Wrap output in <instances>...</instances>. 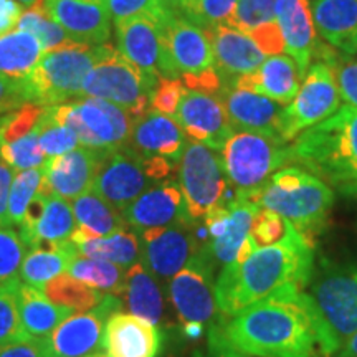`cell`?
I'll return each instance as SVG.
<instances>
[{"mask_svg":"<svg viewBox=\"0 0 357 357\" xmlns=\"http://www.w3.org/2000/svg\"><path fill=\"white\" fill-rule=\"evenodd\" d=\"M208 346L252 357H331L318 312L298 287H287L220 318L208 333Z\"/></svg>","mask_w":357,"mask_h":357,"instance_id":"obj_1","label":"cell"},{"mask_svg":"<svg viewBox=\"0 0 357 357\" xmlns=\"http://www.w3.org/2000/svg\"><path fill=\"white\" fill-rule=\"evenodd\" d=\"M314 266L312 242L289 223L278 243L258 248L245 261H231L222 268L215 281L218 314L231 318L287 287L305 291Z\"/></svg>","mask_w":357,"mask_h":357,"instance_id":"obj_2","label":"cell"},{"mask_svg":"<svg viewBox=\"0 0 357 357\" xmlns=\"http://www.w3.org/2000/svg\"><path fill=\"white\" fill-rule=\"evenodd\" d=\"M293 162L321 181L351 192L357 187V108L336 113L301 132L291 144Z\"/></svg>","mask_w":357,"mask_h":357,"instance_id":"obj_3","label":"cell"},{"mask_svg":"<svg viewBox=\"0 0 357 357\" xmlns=\"http://www.w3.org/2000/svg\"><path fill=\"white\" fill-rule=\"evenodd\" d=\"M260 208L276 212L312 242L328 223L334 194L324 181L301 166L276 171L260 189L238 190Z\"/></svg>","mask_w":357,"mask_h":357,"instance_id":"obj_4","label":"cell"},{"mask_svg":"<svg viewBox=\"0 0 357 357\" xmlns=\"http://www.w3.org/2000/svg\"><path fill=\"white\" fill-rule=\"evenodd\" d=\"M318 312L331 356L357 333V260L314 266L305 289Z\"/></svg>","mask_w":357,"mask_h":357,"instance_id":"obj_5","label":"cell"},{"mask_svg":"<svg viewBox=\"0 0 357 357\" xmlns=\"http://www.w3.org/2000/svg\"><path fill=\"white\" fill-rule=\"evenodd\" d=\"M101 45L71 42L45 52L24 84L30 102L56 106L79 96L83 82L100 58Z\"/></svg>","mask_w":357,"mask_h":357,"instance_id":"obj_6","label":"cell"},{"mask_svg":"<svg viewBox=\"0 0 357 357\" xmlns=\"http://www.w3.org/2000/svg\"><path fill=\"white\" fill-rule=\"evenodd\" d=\"M155 83L158 79L149 78L136 68L118 48L102 43L100 58L84 78L79 96L113 102L136 119L151 109Z\"/></svg>","mask_w":357,"mask_h":357,"instance_id":"obj_7","label":"cell"},{"mask_svg":"<svg viewBox=\"0 0 357 357\" xmlns=\"http://www.w3.org/2000/svg\"><path fill=\"white\" fill-rule=\"evenodd\" d=\"M220 155L227 177L236 190L260 189L276 171L293 162L288 142L247 131L231 134Z\"/></svg>","mask_w":357,"mask_h":357,"instance_id":"obj_8","label":"cell"},{"mask_svg":"<svg viewBox=\"0 0 357 357\" xmlns=\"http://www.w3.org/2000/svg\"><path fill=\"white\" fill-rule=\"evenodd\" d=\"M177 184L184 195L185 208L194 222L204 220L229 202L230 181L218 151L189 141L177 167Z\"/></svg>","mask_w":357,"mask_h":357,"instance_id":"obj_9","label":"cell"},{"mask_svg":"<svg viewBox=\"0 0 357 357\" xmlns=\"http://www.w3.org/2000/svg\"><path fill=\"white\" fill-rule=\"evenodd\" d=\"M53 113L88 149L109 153L129 144L132 118L113 102L100 98H78L53 106Z\"/></svg>","mask_w":357,"mask_h":357,"instance_id":"obj_10","label":"cell"},{"mask_svg":"<svg viewBox=\"0 0 357 357\" xmlns=\"http://www.w3.org/2000/svg\"><path fill=\"white\" fill-rule=\"evenodd\" d=\"M162 30L169 56L185 88L218 93L222 78L213 63L207 29L181 13H172L171 19L162 25Z\"/></svg>","mask_w":357,"mask_h":357,"instance_id":"obj_11","label":"cell"},{"mask_svg":"<svg viewBox=\"0 0 357 357\" xmlns=\"http://www.w3.org/2000/svg\"><path fill=\"white\" fill-rule=\"evenodd\" d=\"M187 142L189 139L185 132L174 118L149 109L132 119L128 146L144 160L149 177L154 182H160L169 178L178 167Z\"/></svg>","mask_w":357,"mask_h":357,"instance_id":"obj_12","label":"cell"},{"mask_svg":"<svg viewBox=\"0 0 357 357\" xmlns=\"http://www.w3.org/2000/svg\"><path fill=\"white\" fill-rule=\"evenodd\" d=\"M341 101L334 60L312 63L298 95L284 106L283 139L289 144L306 129L323 123L341 108Z\"/></svg>","mask_w":357,"mask_h":357,"instance_id":"obj_13","label":"cell"},{"mask_svg":"<svg viewBox=\"0 0 357 357\" xmlns=\"http://www.w3.org/2000/svg\"><path fill=\"white\" fill-rule=\"evenodd\" d=\"M123 310L121 298H105L84 312H75L61 321L47 337H42L48 357H89L105 352V329L111 314Z\"/></svg>","mask_w":357,"mask_h":357,"instance_id":"obj_14","label":"cell"},{"mask_svg":"<svg viewBox=\"0 0 357 357\" xmlns=\"http://www.w3.org/2000/svg\"><path fill=\"white\" fill-rule=\"evenodd\" d=\"M213 271L215 266L211 257L200 247L190 261L167 283L169 300L182 328L189 324H199L204 328L215 316Z\"/></svg>","mask_w":357,"mask_h":357,"instance_id":"obj_15","label":"cell"},{"mask_svg":"<svg viewBox=\"0 0 357 357\" xmlns=\"http://www.w3.org/2000/svg\"><path fill=\"white\" fill-rule=\"evenodd\" d=\"M194 223L181 222L137 234L141 261L162 284H167L204 245Z\"/></svg>","mask_w":357,"mask_h":357,"instance_id":"obj_16","label":"cell"},{"mask_svg":"<svg viewBox=\"0 0 357 357\" xmlns=\"http://www.w3.org/2000/svg\"><path fill=\"white\" fill-rule=\"evenodd\" d=\"M118 52L149 78H178L159 22L136 15L114 24Z\"/></svg>","mask_w":357,"mask_h":357,"instance_id":"obj_17","label":"cell"},{"mask_svg":"<svg viewBox=\"0 0 357 357\" xmlns=\"http://www.w3.org/2000/svg\"><path fill=\"white\" fill-rule=\"evenodd\" d=\"M258 212L260 205L242 192H236L234 199L204 218L205 243L202 248L211 257L213 266L223 268L235 260L242 243L248 238Z\"/></svg>","mask_w":357,"mask_h":357,"instance_id":"obj_18","label":"cell"},{"mask_svg":"<svg viewBox=\"0 0 357 357\" xmlns=\"http://www.w3.org/2000/svg\"><path fill=\"white\" fill-rule=\"evenodd\" d=\"M155 182L149 177L144 160L129 146L109 151L101 158L93 190L123 212Z\"/></svg>","mask_w":357,"mask_h":357,"instance_id":"obj_19","label":"cell"},{"mask_svg":"<svg viewBox=\"0 0 357 357\" xmlns=\"http://www.w3.org/2000/svg\"><path fill=\"white\" fill-rule=\"evenodd\" d=\"M172 118L187 137L218 153L235 132L217 93L187 89Z\"/></svg>","mask_w":357,"mask_h":357,"instance_id":"obj_20","label":"cell"},{"mask_svg":"<svg viewBox=\"0 0 357 357\" xmlns=\"http://www.w3.org/2000/svg\"><path fill=\"white\" fill-rule=\"evenodd\" d=\"M217 95L220 96L235 131L257 132L284 141L283 105L258 93L235 88L225 82H222V88Z\"/></svg>","mask_w":357,"mask_h":357,"instance_id":"obj_21","label":"cell"},{"mask_svg":"<svg viewBox=\"0 0 357 357\" xmlns=\"http://www.w3.org/2000/svg\"><path fill=\"white\" fill-rule=\"evenodd\" d=\"M45 10L77 43H108L111 12L106 0H43Z\"/></svg>","mask_w":357,"mask_h":357,"instance_id":"obj_22","label":"cell"},{"mask_svg":"<svg viewBox=\"0 0 357 357\" xmlns=\"http://www.w3.org/2000/svg\"><path fill=\"white\" fill-rule=\"evenodd\" d=\"M121 213L128 227L137 234L192 220L187 213L181 187L171 178L155 182Z\"/></svg>","mask_w":357,"mask_h":357,"instance_id":"obj_23","label":"cell"},{"mask_svg":"<svg viewBox=\"0 0 357 357\" xmlns=\"http://www.w3.org/2000/svg\"><path fill=\"white\" fill-rule=\"evenodd\" d=\"M102 151L77 147L70 153L47 159L43 164V184L58 197L73 200L93 189Z\"/></svg>","mask_w":357,"mask_h":357,"instance_id":"obj_24","label":"cell"},{"mask_svg":"<svg viewBox=\"0 0 357 357\" xmlns=\"http://www.w3.org/2000/svg\"><path fill=\"white\" fill-rule=\"evenodd\" d=\"M275 20L283 35L284 52L296 61L301 78H305L318 50L310 0H276Z\"/></svg>","mask_w":357,"mask_h":357,"instance_id":"obj_25","label":"cell"},{"mask_svg":"<svg viewBox=\"0 0 357 357\" xmlns=\"http://www.w3.org/2000/svg\"><path fill=\"white\" fill-rule=\"evenodd\" d=\"M102 346L108 357H159L164 339L158 326L118 311L106 323Z\"/></svg>","mask_w":357,"mask_h":357,"instance_id":"obj_26","label":"cell"},{"mask_svg":"<svg viewBox=\"0 0 357 357\" xmlns=\"http://www.w3.org/2000/svg\"><path fill=\"white\" fill-rule=\"evenodd\" d=\"M207 32L212 43L213 63L222 82H231L252 73L266 60L265 53L242 30L220 25L207 29Z\"/></svg>","mask_w":357,"mask_h":357,"instance_id":"obj_27","label":"cell"},{"mask_svg":"<svg viewBox=\"0 0 357 357\" xmlns=\"http://www.w3.org/2000/svg\"><path fill=\"white\" fill-rule=\"evenodd\" d=\"M301 75L296 61L291 56L273 55L266 56L260 68L243 77L231 79V86L247 89V91L258 93L280 105L288 106L300 91Z\"/></svg>","mask_w":357,"mask_h":357,"instance_id":"obj_28","label":"cell"},{"mask_svg":"<svg viewBox=\"0 0 357 357\" xmlns=\"http://www.w3.org/2000/svg\"><path fill=\"white\" fill-rule=\"evenodd\" d=\"M311 10L323 42L347 56L357 55V0H314Z\"/></svg>","mask_w":357,"mask_h":357,"instance_id":"obj_29","label":"cell"},{"mask_svg":"<svg viewBox=\"0 0 357 357\" xmlns=\"http://www.w3.org/2000/svg\"><path fill=\"white\" fill-rule=\"evenodd\" d=\"M119 298L131 314L158 328L166 319V296L162 283L141 260L129 266L124 273V287Z\"/></svg>","mask_w":357,"mask_h":357,"instance_id":"obj_30","label":"cell"},{"mask_svg":"<svg viewBox=\"0 0 357 357\" xmlns=\"http://www.w3.org/2000/svg\"><path fill=\"white\" fill-rule=\"evenodd\" d=\"M71 208H73L77 229L70 240L75 245L108 236L128 227L123 213L93 189L71 200Z\"/></svg>","mask_w":357,"mask_h":357,"instance_id":"obj_31","label":"cell"},{"mask_svg":"<svg viewBox=\"0 0 357 357\" xmlns=\"http://www.w3.org/2000/svg\"><path fill=\"white\" fill-rule=\"evenodd\" d=\"M78 255V247L71 240L35 243L29 247L22 261L19 273L22 283L42 289L52 278L68 271Z\"/></svg>","mask_w":357,"mask_h":357,"instance_id":"obj_32","label":"cell"},{"mask_svg":"<svg viewBox=\"0 0 357 357\" xmlns=\"http://www.w3.org/2000/svg\"><path fill=\"white\" fill-rule=\"evenodd\" d=\"M19 310L25 333L37 339L47 337L61 321L75 314L73 310L55 305L40 289L25 283L19 288Z\"/></svg>","mask_w":357,"mask_h":357,"instance_id":"obj_33","label":"cell"},{"mask_svg":"<svg viewBox=\"0 0 357 357\" xmlns=\"http://www.w3.org/2000/svg\"><path fill=\"white\" fill-rule=\"evenodd\" d=\"M45 53L42 43L25 30H12L0 37V77L24 82Z\"/></svg>","mask_w":357,"mask_h":357,"instance_id":"obj_34","label":"cell"},{"mask_svg":"<svg viewBox=\"0 0 357 357\" xmlns=\"http://www.w3.org/2000/svg\"><path fill=\"white\" fill-rule=\"evenodd\" d=\"M78 253L88 258L106 260L128 270L129 266L141 260L139 235L131 227L114 231L108 236L93 238L77 245Z\"/></svg>","mask_w":357,"mask_h":357,"instance_id":"obj_35","label":"cell"},{"mask_svg":"<svg viewBox=\"0 0 357 357\" xmlns=\"http://www.w3.org/2000/svg\"><path fill=\"white\" fill-rule=\"evenodd\" d=\"M75 229H77V222H75L70 200L50 194L43 215L35 227L32 238L26 247H32L38 242H65V240H70Z\"/></svg>","mask_w":357,"mask_h":357,"instance_id":"obj_36","label":"cell"},{"mask_svg":"<svg viewBox=\"0 0 357 357\" xmlns=\"http://www.w3.org/2000/svg\"><path fill=\"white\" fill-rule=\"evenodd\" d=\"M70 275L102 294L121 296L126 270L106 260L78 255L68 268Z\"/></svg>","mask_w":357,"mask_h":357,"instance_id":"obj_37","label":"cell"},{"mask_svg":"<svg viewBox=\"0 0 357 357\" xmlns=\"http://www.w3.org/2000/svg\"><path fill=\"white\" fill-rule=\"evenodd\" d=\"M45 296L58 306L70 307L75 312H84L93 310L100 303L105 294L98 289L88 287L86 283L79 281L71 275H58L48 281L40 289Z\"/></svg>","mask_w":357,"mask_h":357,"instance_id":"obj_38","label":"cell"},{"mask_svg":"<svg viewBox=\"0 0 357 357\" xmlns=\"http://www.w3.org/2000/svg\"><path fill=\"white\" fill-rule=\"evenodd\" d=\"M17 29L32 33L42 43L45 52L73 42L70 38V35L48 15L43 3H37V6L30 7L29 10L22 13Z\"/></svg>","mask_w":357,"mask_h":357,"instance_id":"obj_39","label":"cell"},{"mask_svg":"<svg viewBox=\"0 0 357 357\" xmlns=\"http://www.w3.org/2000/svg\"><path fill=\"white\" fill-rule=\"evenodd\" d=\"M43 184V167L26 169L19 171L13 176V182L8 194V225L20 227L26 207L32 202V199L38 194Z\"/></svg>","mask_w":357,"mask_h":357,"instance_id":"obj_40","label":"cell"},{"mask_svg":"<svg viewBox=\"0 0 357 357\" xmlns=\"http://www.w3.org/2000/svg\"><path fill=\"white\" fill-rule=\"evenodd\" d=\"M38 128V144L47 159L70 153V151L77 149L79 144L77 134L58 121L55 113H53V106L45 108Z\"/></svg>","mask_w":357,"mask_h":357,"instance_id":"obj_41","label":"cell"},{"mask_svg":"<svg viewBox=\"0 0 357 357\" xmlns=\"http://www.w3.org/2000/svg\"><path fill=\"white\" fill-rule=\"evenodd\" d=\"M22 280L12 278L0 284V344L30 337L20 321L19 288Z\"/></svg>","mask_w":357,"mask_h":357,"instance_id":"obj_42","label":"cell"},{"mask_svg":"<svg viewBox=\"0 0 357 357\" xmlns=\"http://www.w3.org/2000/svg\"><path fill=\"white\" fill-rule=\"evenodd\" d=\"M38 126L20 139L0 146V159L6 160L15 172L43 167L47 158L43 155L38 144Z\"/></svg>","mask_w":357,"mask_h":357,"instance_id":"obj_43","label":"cell"},{"mask_svg":"<svg viewBox=\"0 0 357 357\" xmlns=\"http://www.w3.org/2000/svg\"><path fill=\"white\" fill-rule=\"evenodd\" d=\"M275 6L276 0H238L227 26L245 33L253 32L258 26L275 22Z\"/></svg>","mask_w":357,"mask_h":357,"instance_id":"obj_44","label":"cell"},{"mask_svg":"<svg viewBox=\"0 0 357 357\" xmlns=\"http://www.w3.org/2000/svg\"><path fill=\"white\" fill-rule=\"evenodd\" d=\"M25 253L26 245L19 231L12 227H0V284L17 278Z\"/></svg>","mask_w":357,"mask_h":357,"instance_id":"obj_45","label":"cell"},{"mask_svg":"<svg viewBox=\"0 0 357 357\" xmlns=\"http://www.w3.org/2000/svg\"><path fill=\"white\" fill-rule=\"evenodd\" d=\"M111 12L113 24L136 15H146L164 25L174 12L164 6L160 0H106Z\"/></svg>","mask_w":357,"mask_h":357,"instance_id":"obj_46","label":"cell"},{"mask_svg":"<svg viewBox=\"0 0 357 357\" xmlns=\"http://www.w3.org/2000/svg\"><path fill=\"white\" fill-rule=\"evenodd\" d=\"M236 2L238 0H194L184 17L204 29L229 25Z\"/></svg>","mask_w":357,"mask_h":357,"instance_id":"obj_47","label":"cell"},{"mask_svg":"<svg viewBox=\"0 0 357 357\" xmlns=\"http://www.w3.org/2000/svg\"><path fill=\"white\" fill-rule=\"evenodd\" d=\"M289 222L287 218L278 215L276 212L260 208L257 213L255 220H253L250 236L255 242L257 248L268 247V245L278 243L284 235H287Z\"/></svg>","mask_w":357,"mask_h":357,"instance_id":"obj_48","label":"cell"},{"mask_svg":"<svg viewBox=\"0 0 357 357\" xmlns=\"http://www.w3.org/2000/svg\"><path fill=\"white\" fill-rule=\"evenodd\" d=\"M185 91L187 88L181 78H159L158 83H155L153 96H151V109L159 111V113L172 118Z\"/></svg>","mask_w":357,"mask_h":357,"instance_id":"obj_49","label":"cell"},{"mask_svg":"<svg viewBox=\"0 0 357 357\" xmlns=\"http://www.w3.org/2000/svg\"><path fill=\"white\" fill-rule=\"evenodd\" d=\"M334 70L341 100H344L347 106L357 108V58L334 61Z\"/></svg>","mask_w":357,"mask_h":357,"instance_id":"obj_50","label":"cell"},{"mask_svg":"<svg viewBox=\"0 0 357 357\" xmlns=\"http://www.w3.org/2000/svg\"><path fill=\"white\" fill-rule=\"evenodd\" d=\"M248 35L266 56L280 55V53L284 52V40L283 35L280 32V26L276 24V20L258 26V29L250 32Z\"/></svg>","mask_w":357,"mask_h":357,"instance_id":"obj_51","label":"cell"},{"mask_svg":"<svg viewBox=\"0 0 357 357\" xmlns=\"http://www.w3.org/2000/svg\"><path fill=\"white\" fill-rule=\"evenodd\" d=\"M30 102L24 82H13L10 78L0 77V114H6Z\"/></svg>","mask_w":357,"mask_h":357,"instance_id":"obj_52","label":"cell"},{"mask_svg":"<svg viewBox=\"0 0 357 357\" xmlns=\"http://www.w3.org/2000/svg\"><path fill=\"white\" fill-rule=\"evenodd\" d=\"M0 357H48L43 341L37 337H25L0 344Z\"/></svg>","mask_w":357,"mask_h":357,"instance_id":"obj_53","label":"cell"},{"mask_svg":"<svg viewBox=\"0 0 357 357\" xmlns=\"http://www.w3.org/2000/svg\"><path fill=\"white\" fill-rule=\"evenodd\" d=\"M13 176H15V171L8 166L6 160L0 159V227H10L8 225L7 208Z\"/></svg>","mask_w":357,"mask_h":357,"instance_id":"obj_54","label":"cell"},{"mask_svg":"<svg viewBox=\"0 0 357 357\" xmlns=\"http://www.w3.org/2000/svg\"><path fill=\"white\" fill-rule=\"evenodd\" d=\"M25 7L15 0H0V37L17 29Z\"/></svg>","mask_w":357,"mask_h":357,"instance_id":"obj_55","label":"cell"},{"mask_svg":"<svg viewBox=\"0 0 357 357\" xmlns=\"http://www.w3.org/2000/svg\"><path fill=\"white\" fill-rule=\"evenodd\" d=\"M195 357H252V356H245L240 354L234 349H229V347H222V346H208V354L202 356L197 354Z\"/></svg>","mask_w":357,"mask_h":357,"instance_id":"obj_56","label":"cell"},{"mask_svg":"<svg viewBox=\"0 0 357 357\" xmlns=\"http://www.w3.org/2000/svg\"><path fill=\"white\" fill-rule=\"evenodd\" d=\"M336 357H357V333L352 334V336L347 339L344 344L341 346L336 354Z\"/></svg>","mask_w":357,"mask_h":357,"instance_id":"obj_57","label":"cell"},{"mask_svg":"<svg viewBox=\"0 0 357 357\" xmlns=\"http://www.w3.org/2000/svg\"><path fill=\"white\" fill-rule=\"evenodd\" d=\"M160 2H162L164 6H166L171 12L181 13V15H185L187 10H189L194 0H160Z\"/></svg>","mask_w":357,"mask_h":357,"instance_id":"obj_58","label":"cell"},{"mask_svg":"<svg viewBox=\"0 0 357 357\" xmlns=\"http://www.w3.org/2000/svg\"><path fill=\"white\" fill-rule=\"evenodd\" d=\"M15 2L22 3L24 7H33L37 6V3H40V0H15Z\"/></svg>","mask_w":357,"mask_h":357,"instance_id":"obj_59","label":"cell"},{"mask_svg":"<svg viewBox=\"0 0 357 357\" xmlns=\"http://www.w3.org/2000/svg\"><path fill=\"white\" fill-rule=\"evenodd\" d=\"M89 357H108L105 354V352H101V354H95V356H89Z\"/></svg>","mask_w":357,"mask_h":357,"instance_id":"obj_60","label":"cell"},{"mask_svg":"<svg viewBox=\"0 0 357 357\" xmlns=\"http://www.w3.org/2000/svg\"><path fill=\"white\" fill-rule=\"evenodd\" d=\"M351 194H354V195H357V187H356V189H352V190H351Z\"/></svg>","mask_w":357,"mask_h":357,"instance_id":"obj_61","label":"cell"},{"mask_svg":"<svg viewBox=\"0 0 357 357\" xmlns=\"http://www.w3.org/2000/svg\"><path fill=\"white\" fill-rule=\"evenodd\" d=\"M331 357H336V356H331Z\"/></svg>","mask_w":357,"mask_h":357,"instance_id":"obj_62","label":"cell"}]
</instances>
